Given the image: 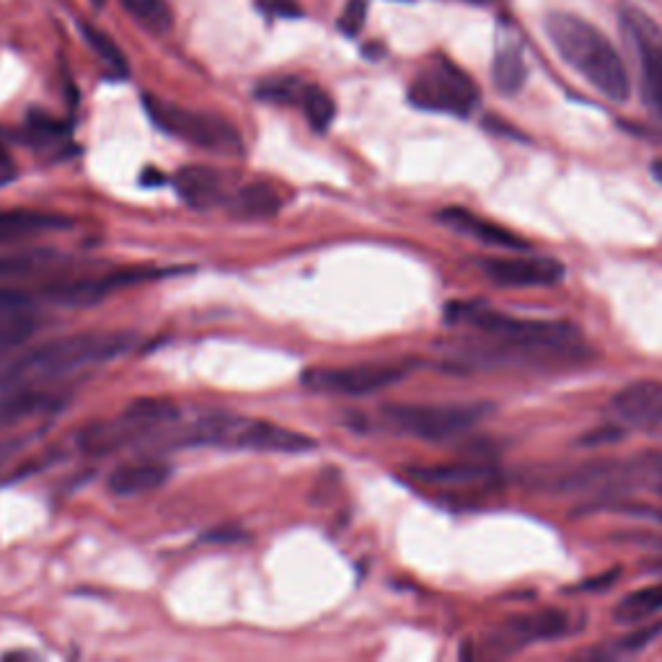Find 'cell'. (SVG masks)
Instances as JSON below:
<instances>
[{
    "label": "cell",
    "instance_id": "38",
    "mask_svg": "<svg viewBox=\"0 0 662 662\" xmlns=\"http://www.w3.org/2000/svg\"><path fill=\"white\" fill-rule=\"evenodd\" d=\"M616 577H619V569H611V572H608V575L592 577V582H585L577 590H606V588H611V585L616 582Z\"/></svg>",
    "mask_w": 662,
    "mask_h": 662
},
{
    "label": "cell",
    "instance_id": "4",
    "mask_svg": "<svg viewBox=\"0 0 662 662\" xmlns=\"http://www.w3.org/2000/svg\"><path fill=\"white\" fill-rule=\"evenodd\" d=\"M554 495L588 497L592 507L608 499H623L631 495L662 497V451H644L621 461H592L551 476ZM580 507V513L585 510Z\"/></svg>",
    "mask_w": 662,
    "mask_h": 662
},
{
    "label": "cell",
    "instance_id": "3",
    "mask_svg": "<svg viewBox=\"0 0 662 662\" xmlns=\"http://www.w3.org/2000/svg\"><path fill=\"white\" fill-rule=\"evenodd\" d=\"M546 37L565 63L582 75L598 94L623 104L631 94L627 65L616 44L588 19L557 11L546 17Z\"/></svg>",
    "mask_w": 662,
    "mask_h": 662
},
{
    "label": "cell",
    "instance_id": "20",
    "mask_svg": "<svg viewBox=\"0 0 662 662\" xmlns=\"http://www.w3.org/2000/svg\"><path fill=\"white\" fill-rule=\"evenodd\" d=\"M58 406V396L44 389H0V430L37 414L55 412Z\"/></svg>",
    "mask_w": 662,
    "mask_h": 662
},
{
    "label": "cell",
    "instance_id": "39",
    "mask_svg": "<svg viewBox=\"0 0 662 662\" xmlns=\"http://www.w3.org/2000/svg\"><path fill=\"white\" fill-rule=\"evenodd\" d=\"M161 182H164V174L153 172V168H148V172L143 174V184H161Z\"/></svg>",
    "mask_w": 662,
    "mask_h": 662
},
{
    "label": "cell",
    "instance_id": "11",
    "mask_svg": "<svg viewBox=\"0 0 662 662\" xmlns=\"http://www.w3.org/2000/svg\"><path fill=\"white\" fill-rule=\"evenodd\" d=\"M174 269H156V267H130L117 269V272L104 277H81V280H65L58 285H50L44 290V298L60 306H94L102 303L104 298L114 296V292L133 288V285H143L158 277L172 275Z\"/></svg>",
    "mask_w": 662,
    "mask_h": 662
},
{
    "label": "cell",
    "instance_id": "31",
    "mask_svg": "<svg viewBox=\"0 0 662 662\" xmlns=\"http://www.w3.org/2000/svg\"><path fill=\"white\" fill-rule=\"evenodd\" d=\"M365 17H368V0H350L348 9H344L340 19V32H344L348 37H355L360 29H363Z\"/></svg>",
    "mask_w": 662,
    "mask_h": 662
},
{
    "label": "cell",
    "instance_id": "17",
    "mask_svg": "<svg viewBox=\"0 0 662 662\" xmlns=\"http://www.w3.org/2000/svg\"><path fill=\"white\" fill-rule=\"evenodd\" d=\"M437 220L445 223V226L458 230V234H466L476 238V241L487 244V246H497V249H515V251H528L530 244L526 238L515 236L513 230H507L497 223H489L479 218V215L468 213L466 207H445V210L437 215Z\"/></svg>",
    "mask_w": 662,
    "mask_h": 662
},
{
    "label": "cell",
    "instance_id": "13",
    "mask_svg": "<svg viewBox=\"0 0 662 662\" xmlns=\"http://www.w3.org/2000/svg\"><path fill=\"white\" fill-rule=\"evenodd\" d=\"M479 267L499 288H544L565 277L561 261L551 257H487Z\"/></svg>",
    "mask_w": 662,
    "mask_h": 662
},
{
    "label": "cell",
    "instance_id": "40",
    "mask_svg": "<svg viewBox=\"0 0 662 662\" xmlns=\"http://www.w3.org/2000/svg\"><path fill=\"white\" fill-rule=\"evenodd\" d=\"M652 174H654V179L662 182V161H654V164H652Z\"/></svg>",
    "mask_w": 662,
    "mask_h": 662
},
{
    "label": "cell",
    "instance_id": "12",
    "mask_svg": "<svg viewBox=\"0 0 662 662\" xmlns=\"http://www.w3.org/2000/svg\"><path fill=\"white\" fill-rule=\"evenodd\" d=\"M611 414L621 427L662 437V381H634L616 391Z\"/></svg>",
    "mask_w": 662,
    "mask_h": 662
},
{
    "label": "cell",
    "instance_id": "27",
    "mask_svg": "<svg viewBox=\"0 0 662 662\" xmlns=\"http://www.w3.org/2000/svg\"><path fill=\"white\" fill-rule=\"evenodd\" d=\"M130 19H135L151 34H166L174 24L166 0H120Z\"/></svg>",
    "mask_w": 662,
    "mask_h": 662
},
{
    "label": "cell",
    "instance_id": "29",
    "mask_svg": "<svg viewBox=\"0 0 662 662\" xmlns=\"http://www.w3.org/2000/svg\"><path fill=\"white\" fill-rule=\"evenodd\" d=\"M306 83L298 79H277L267 81L257 89V96L265 99V102L275 104H300V96H303Z\"/></svg>",
    "mask_w": 662,
    "mask_h": 662
},
{
    "label": "cell",
    "instance_id": "1",
    "mask_svg": "<svg viewBox=\"0 0 662 662\" xmlns=\"http://www.w3.org/2000/svg\"><path fill=\"white\" fill-rule=\"evenodd\" d=\"M448 323H466L487 337V348H476L468 358H482L487 365L518 368H565L582 363L580 329L569 321L515 319L482 303H451Z\"/></svg>",
    "mask_w": 662,
    "mask_h": 662
},
{
    "label": "cell",
    "instance_id": "36",
    "mask_svg": "<svg viewBox=\"0 0 662 662\" xmlns=\"http://www.w3.org/2000/svg\"><path fill=\"white\" fill-rule=\"evenodd\" d=\"M623 544H637V546H647V549H660L662 551V536L654 534H621L616 536Z\"/></svg>",
    "mask_w": 662,
    "mask_h": 662
},
{
    "label": "cell",
    "instance_id": "6",
    "mask_svg": "<svg viewBox=\"0 0 662 662\" xmlns=\"http://www.w3.org/2000/svg\"><path fill=\"white\" fill-rule=\"evenodd\" d=\"M145 112L153 125L166 135L192 145V148L215 153V156H244V137L226 117L210 112H195L187 106L164 102V99L145 96Z\"/></svg>",
    "mask_w": 662,
    "mask_h": 662
},
{
    "label": "cell",
    "instance_id": "24",
    "mask_svg": "<svg viewBox=\"0 0 662 662\" xmlns=\"http://www.w3.org/2000/svg\"><path fill=\"white\" fill-rule=\"evenodd\" d=\"M658 611H662V582L647 585L642 590L629 592V596L613 608V621L639 623L650 619V616Z\"/></svg>",
    "mask_w": 662,
    "mask_h": 662
},
{
    "label": "cell",
    "instance_id": "30",
    "mask_svg": "<svg viewBox=\"0 0 662 662\" xmlns=\"http://www.w3.org/2000/svg\"><path fill=\"white\" fill-rule=\"evenodd\" d=\"M27 130H29V137H32L34 143H48V145L58 143L60 137L68 135L65 122L50 117V114H44V112L29 114Z\"/></svg>",
    "mask_w": 662,
    "mask_h": 662
},
{
    "label": "cell",
    "instance_id": "14",
    "mask_svg": "<svg viewBox=\"0 0 662 662\" xmlns=\"http://www.w3.org/2000/svg\"><path fill=\"white\" fill-rule=\"evenodd\" d=\"M567 627L569 616L565 611H559V608H544V611L507 619L503 627L497 629L492 647L499 652H515L534 642H546V639L561 637Z\"/></svg>",
    "mask_w": 662,
    "mask_h": 662
},
{
    "label": "cell",
    "instance_id": "8",
    "mask_svg": "<svg viewBox=\"0 0 662 662\" xmlns=\"http://www.w3.org/2000/svg\"><path fill=\"white\" fill-rule=\"evenodd\" d=\"M410 104L414 110L468 117L479 104V86L464 68L453 60L435 55L420 68L410 86Z\"/></svg>",
    "mask_w": 662,
    "mask_h": 662
},
{
    "label": "cell",
    "instance_id": "15",
    "mask_svg": "<svg viewBox=\"0 0 662 662\" xmlns=\"http://www.w3.org/2000/svg\"><path fill=\"white\" fill-rule=\"evenodd\" d=\"M42 313L29 290L0 288V348H19L40 329Z\"/></svg>",
    "mask_w": 662,
    "mask_h": 662
},
{
    "label": "cell",
    "instance_id": "35",
    "mask_svg": "<svg viewBox=\"0 0 662 662\" xmlns=\"http://www.w3.org/2000/svg\"><path fill=\"white\" fill-rule=\"evenodd\" d=\"M261 11L275 13V17H298V0H257Z\"/></svg>",
    "mask_w": 662,
    "mask_h": 662
},
{
    "label": "cell",
    "instance_id": "19",
    "mask_svg": "<svg viewBox=\"0 0 662 662\" xmlns=\"http://www.w3.org/2000/svg\"><path fill=\"white\" fill-rule=\"evenodd\" d=\"M174 184L179 197L195 210H210L223 199V176L210 166H184Z\"/></svg>",
    "mask_w": 662,
    "mask_h": 662
},
{
    "label": "cell",
    "instance_id": "5",
    "mask_svg": "<svg viewBox=\"0 0 662 662\" xmlns=\"http://www.w3.org/2000/svg\"><path fill=\"white\" fill-rule=\"evenodd\" d=\"M182 443L261 453H303L316 448V441L306 433L275 425V422L241 417V414H210V417H203L184 433Z\"/></svg>",
    "mask_w": 662,
    "mask_h": 662
},
{
    "label": "cell",
    "instance_id": "33",
    "mask_svg": "<svg viewBox=\"0 0 662 662\" xmlns=\"http://www.w3.org/2000/svg\"><path fill=\"white\" fill-rule=\"evenodd\" d=\"M660 631H662V623H654V627L639 629L637 634H631V637H627V639H621V642H619V650H623V652H639V650H642V647L650 644L652 639L660 634Z\"/></svg>",
    "mask_w": 662,
    "mask_h": 662
},
{
    "label": "cell",
    "instance_id": "23",
    "mask_svg": "<svg viewBox=\"0 0 662 662\" xmlns=\"http://www.w3.org/2000/svg\"><path fill=\"white\" fill-rule=\"evenodd\" d=\"M280 210H282V197L265 182L246 184V187L238 189V195L234 197V213L241 215V218L265 220V218H275Z\"/></svg>",
    "mask_w": 662,
    "mask_h": 662
},
{
    "label": "cell",
    "instance_id": "18",
    "mask_svg": "<svg viewBox=\"0 0 662 662\" xmlns=\"http://www.w3.org/2000/svg\"><path fill=\"white\" fill-rule=\"evenodd\" d=\"M168 476H172V466L164 464V461H137V464L114 468L106 484L117 497H137L164 487Z\"/></svg>",
    "mask_w": 662,
    "mask_h": 662
},
{
    "label": "cell",
    "instance_id": "34",
    "mask_svg": "<svg viewBox=\"0 0 662 662\" xmlns=\"http://www.w3.org/2000/svg\"><path fill=\"white\" fill-rule=\"evenodd\" d=\"M17 176H19L17 161H13L9 148L0 143V187H9L11 182H17Z\"/></svg>",
    "mask_w": 662,
    "mask_h": 662
},
{
    "label": "cell",
    "instance_id": "37",
    "mask_svg": "<svg viewBox=\"0 0 662 662\" xmlns=\"http://www.w3.org/2000/svg\"><path fill=\"white\" fill-rule=\"evenodd\" d=\"M24 445L27 437H3V441H0V466H3L6 461H11L13 453H19Z\"/></svg>",
    "mask_w": 662,
    "mask_h": 662
},
{
    "label": "cell",
    "instance_id": "2",
    "mask_svg": "<svg viewBox=\"0 0 662 662\" xmlns=\"http://www.w3.org/2000/svg\"><path fill=\"white\" fill-rule=\"evenodd\" d=\"M133 334L125 331H114V334L83 331V334L60 337V340L40 344L6 368L0 373V389H44L86 368L122 358L133 350Z\"/></svg>",
    "mask_w": 662,
    "mask_h": 662
},
{
    "label": "cell",
    "instance_id": "10",
    "mask_svg": "<svg viewBox=\"0 0 662 662\" xmlns=\"http://www.w3.org/2000/svg\"><path fill=\"white\" fill-rule=\"evenodd\" d=\"M621 24L634 48L644 102L662 122V29L658 21L639 9L623 11Z\"/></svg>",
    "mask_w": 662,
    "mask_h": 662
},
{
    "label": "cell",
    "instance_id": "28",
    "mask_svg": "<svg viewBox=\"0 0 662 662\" xmlns=\"http://www.w3.org/2000/svg\"><path fill=\"white\" fill-rule=\"evenodd\" d=\"M298 106H303L306 120L311 122V127L319 130V133L329 130V125L337 117V104H334V99L329 96V91L311 86V83H306L303 96H300Z\"/></svg>",
    "mask_w": 662,
    "mask_h": 662
},
{
    "label": "cell",
    "instance_id": "26",
    "mask_svg": "<svg viewBox=\"0 0 662 662\" xmlns=\"http://www.w3.org/2000/svg\"><path fill=\"white\" fill-rule=\"evenodd\" d=\"M81 32H83V40L89 42V48L94 50V55L99 60H102V65L110 71V75H114V79H127L130 65H127V58L122 55V50L117 48V42H114L112 37H106L102 29L83 24V21H81Z\"/></svg>",
    "mask_w": 662,
    "mask_h": 662
},
{
    "label": "cell",
    "instance_id": "41",
    "mask_svg": "<svg viewBox=\"0 0 662 662\" xmlns=\"http://www.w3.org/2000/svg\"><path fill=\"white\" fill-rule=\"evenodd\" d=\"M464 3H476V6H487L492 0H464Z\"/></svg>",
    "mask_w": 662,
    "mask_h": 662
},
{
    "label": "cell",
    "instance_id": "7",
    "mask_svg": "<svg viewBox=\"0 0 662 662\" xmlns=\"http://www.w3.org/2000/svg\"><path fill=\"white\" fill-rule=\"evenodd\" d=\"M492 412H495V406L487 402L386 404L381 410V420L399 435L441 443L461 433H468V430L487 420Z\"/></svg>",
    "mask_w": 662,
    "mask_h": 662
},
{
    "label": "cell",
    "instance_id": "32",
    "mask_svg": "<svg viewBox=\"0 0 662 662\" xmlns=\"http://www.w3.org/2000/svg\"><path fill=\"white\" fill-rule=\"evenodd\" d=\"M623 437V427L616 422V425H608V427H600V430H590L588 435L580 437V445L585 448H598V445H606V443H619Z\"/></svg>",
    "mask_w": 662,
    "mask_h": 662
},
{
    "label": "cell",
    "instance_id": "42",
    "mask_svg": "<svg viewBox=\"0 0 662 662\" xmlns=\"http://www.w3.org/2000/svg\"><path fill=\"white\" fill-rule=\"evenodd\" d=\"M94 3H99V6H102V3H104V0H94Z\"/></svg>",
    "mask_w": 662,
    "mask_h": 662
},
{
    "label": "cell",
    "instance_id": "21",
    "mask_svg": "<svg viewBox=\"0 0 662 662\" xmlns=\"http://www.w3.org/2000/svg\"><path fill=\"white\" fill-rule=\"evenodd\" d=\"M410 476L437 487H474L495 479V468L484 464H441V466H417L410 468Z\"/></svg>",
    "mask_w": 662,
    "mask_h": 662
},
{
    "label": "cell",
    "instance_id": "16",
    "mask_svg": "<svg viewBox=\"0 0 662 662\" xmlns=\"http://www.w3.org/2000/svg\"><path fill=\"white\" fill-rule=\"evenodd\" d=\"M73 220L68 215L42 210H0V246L21 244L58 230H71Z\"/></svg>",
    "mask_w": 662,
    "mask_h": 662
},
{
    "label": "cell",
    "instance_id": "22",
    "mask_svg": "<svg viewBox=\"0 0 662 662\" xmlns=\"http://www.w3.org/2000/svg\"><path fill=\"white\" fill-rule=\"evenodd\" d=\"M528 81V65L523 60V52L515 44H505L497 50L495 63H492V83L499 94L515 96L520 94Z\"/></svg>",
    "mask_w": 662,
    "mask_h": 662
},
{
    "label": "cell",
    "instance_id": "9",
    "mask_svg": "<svg viewBox=\"0 0 662 662\" xmlns=\"http://www.w3.org/2000/svg\"><path fill=\"white\" fill-rule=\"evenodd\" d=\"M410 375L406 363H363L350 368H311L303 386L337 396H368L391 389Z\"/></svg>",
    "mask_w": 662,
    "mask_h": 662
},
{
    "label": "cell",
    "instance_id": "25",
    "mask_svg": "<svg viewBox=\"0 0 662 662\" xmlns=\"http://www.w3.org/2000/svg\"><path fill=\"white\" fill-rule=\"evenodd\" d=\"M122 414H125L127 420H133L137 427L151 430L158 425H168V422L179 417V406H176L172 399L148 396V399H135V402L130 404Z\"/></svg>",
    "mask_w": 662,
    "mask_h": 662
}]
</instances>
